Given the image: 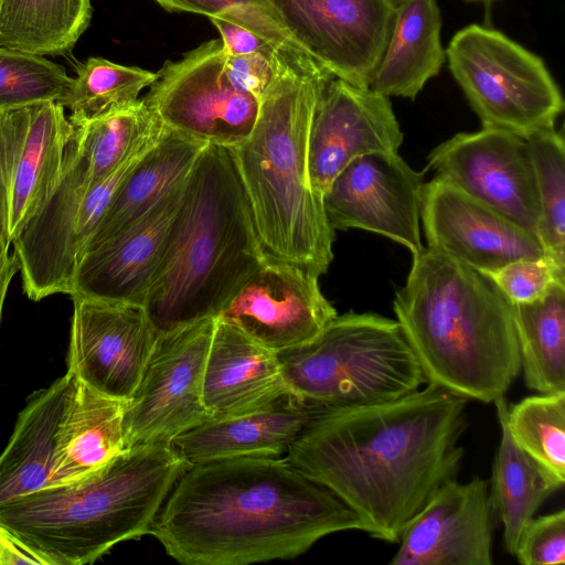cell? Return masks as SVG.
<instances>
[{"mask_svg": "<svg viewBox=\"0 0 565 565\" xmlns=\"http://www.w3.org/2000/svg\"><path fill=\"white\" fill-rule=\"evenodd\" d=\"M468 399L427 383L399 398L316 408L287 459L327 488L377 540L397 543L465 454Z\"/></svg>", "mask_w": 565, "mask_h": 565, "instance_id": "cell-1", "label": "cell"}, {"mask_svg": "<svg viewBox=\"0 0 565 565\" xmlns=\"http://www.w3.org/2000/svg\"><path fill=\"white\" fill-rule=\"evenodd\" d=\"M343 531L366 526L287 458L241 457L189 466L149 534L181 564L247 565L296 557Z\"/></svg>", "mask_w": 565, "mask_h": 565, "instance_id": "cell-2", "label": "cell"}, {"mask_svg": "<svg viewBox=\"0 0 565 565\" xmlns=\"http://www.w3.org/2000/svg\"><path fill=\"white\" fill-rule=\"evenodd\" d=\"M514 309L486 273L429 247L393 301L426 384L481 403L504 396L521 372Z\"/></svg>", "mask_w": 565, "mask_h": 565, "instance_id": "cell-3", "label": "cell"}, {"mask_svg": "<svg viewBox=\"0 0 565 565\" xmlns=\"http://www.w3.org/2000/svg\"><path fill=\"white\" fill-rule=\"evenodd\" d=\"M268 258L232 149L207 143L143 305L158 334L216 318Z\"/></svg>", "mask_w": 565, "mask_h": 565, "instance_id": "cell-4", "label": "cell"}, {"mask_svg": "<svg viewBox=\"0 0 565 565\" xmlns=\"http://www.w3.org/2000/svg\"><path fill=\"white\" fill-rule=\"evenodd\" d=\"M332 75L301 55L260 100L249 137L232 147L265 254L320 277L333 259L334 230L308 174V134L320 90Z\"/></svg>", "mask_w": 565, "mask_h": 565, "instance_id": "cell-5", "label": "cell"}, {"mask_svg": "<svg viewBox=\"0 0 565 565\" xmlns=\"http://www.w3.org/2000/svg\"><path fill=\"white\" fill-rule=\"evenodd\" d=\"M188 467L169 443L141 444L76 481L0 507V525L49 565L93 563L116 544L150 533Z\"/></svg>", "mask_w": 565, "mask_h": 565, "instance_id": "cell-6", "label": "cell"}, {"mask_svg": "<svg viewBox=\"0 0 565 565\" xmlns=\"http://www.w3.org/2000/svg\"><path fill=\"white\" fill-rule=\"evenodd\" d=\"M276 354L290 393L312 408L391 401L426 384L396 319L372 312L337 315L312 341Z\"/></svg>", "mask_w": 565, "mask_h": 565, "instance_id": "cell-7", "label": "cell"}, {"mask_svg": "<svg viewBox=\"0 0 565 565\" xmlns=\"http://www.w3.org/2000/svg\"><path fill=\"white\" fill-rule=\"evenodd\" d=\"M446 58L482 128L526 139L553 128L564 109L543 60L498 30L480 24L460 29Z\"/></svg>", "mask_w": 565, "mask_h": 565, "instance_id": "cell-8", "label": "cell"}, {"mask_svg": "<svg viewBox=\"0 0 565 565\" xmlns=\"http://www.w3.org/2000/svg\"><path fill=\"white\" fill-rule=\"evenodd\" d=\"M216 318L158 334L141 379L124 409L126 449L169 443L206 419L203 375Z\"/></svg>", "mask_w": 565, "mask_h": 565, "instance_id": "cell-9", "label": "cell"}, {"mask_svg": "<svg viewBox=\"0 0 565 565\" xmlns=\"http://www.w3.org/2000/svg\"><path fill=\"white\" fill-rule=\"evenodd\" d=\"M224 57L218 39L167 61L143 100L168 128L206 143H241L255 127L260 100L231 82Z\"/></svg>", "mask_w": 565, "mask_h": 565, "instance_id": "cell-10", "label": "cell"}, {"mask_svg": "<svg viewBox=\"0 0 565 565\" xmlns=\"http://www.w3.org/2000/svg\"><path fill=\"white\" fill-rule=\"evenodd\" d=\"M296 44L333 77L369 87L391 38L398 0H268Z\"/></svg>", "mask_w": 565, "mask_h": 565, "instance_id": "cell-11", "label": "cell"}, {"mask_svg": "<svg viewBox=\"0 0 565 565\" xmlns=\"http://www.w3.org/2000/svg\"><path fill=\"white\" fill-rule=\"evenodd\" d=\"M424 173L397 152H372L351 161L322 195L335 230L360 228L385 236L413 256L423 249L420 210Z\"/></svg>", "mask_w": 565, "mask_h": 565, "instance_id": "cell-12", "label": "cell"}, {"mask_svg": "<svg viewBox=\"0 0 565 565\" xmlns=\"http://www.w3.org/2000/svg\"><path fill=\"white\" fill-rule=\"evenodd\" d=\"M427 167L537 236L539 195L526 139L493 128L459 132L429 152Z\"/></svg>", "mask_w": 565, "mask_h": 565, "instance_id": "cell-13", "label": "cell"}, {"mask_svg": "<svg viewBox=\"0 0 565 565\" xmlns=\"http://www.w3.org/2000/svg\"><path fill=\"white\" fill-rule=\"evenodd\" d=\"M73 132L58 102L0 111V213L10 245L53 192Z\"/></svg>", "mask_w": 565, "mask_h": 565, "instance_id": "cell-14", "label": "cell"}, {"mask_svg": "<svg viewBox=\"0 0 565 565\" xmlns=\"http://www.w3.org/2000/svg\"><path fill=\"white\" fill-rule=\"evenodd\" d=\"M71 298L67 372L97 393L129 401L158 338L145 307Z\"/></svg>", "mask_w": 565, "mask_h": 565, "instance_id": "cell-15", "label": "cell"}, {"mask_svg": "<svg viewBox=\"0 0 565 565\" xmlns=\"http://www.w3.org/2000/svg\"><path fill=\"white\" fill-rule=\"evenodd\" d=\"M318 278L295 264L268 258L216 319L275 353L306 344L338 315Z\"/></svg>", "mask_w": 565, "mask_h": 565, "instance_id": "cell-16", "label": "cell"}, {"mask_svg": "<svg viewBox=\"0 0 565 565\" xmlns=\"http://www.w3.org/2000/svg\"><path fill=\"white\" fill-rule=\"evenodd\" d=\"M404 135L388 97L331 76L316 102L308 134V174L323 195L354 159L397 152Z\"/></svg>", "mask_w": 565, "mask_h": 565, "instance_id": "cell-17", "label": "cell"}, {"mask_svg": "<svg viewBox=\"0 0 565 565\" xmlns=\"http://www.w3.org/2000/svg\"><path fill=\"white\" fill-rule=\"evenodd\" d=\"M420 221L427 247L482 273L547 256L534 233L438 175L424 184Z\"/></svg>", "mask_w": 565, "mask_h": 565, "instance_id": "cell-18", "label": "cell"}, {"mask_svg": "<svg viewBox=\"0 0 565 565\" xmlns=\"http://www.w3.org/2000/svg\"><path fill=\"white\" fill-rule=\"evenodd\" d=\"M489 480L446 481L407 523L391 565H491Z\"/></svg>", "mask_w": 565, "mask_h": 565, "instance_id": "cell-19", "label": "cell"}, {"mask_svg": "<svg viewBox=\"0 0 565 565\" xmlns=\"http://www.w3.org/2000/svg\"><path fill=\"white\" fill-rule=\"evenodd\" d=\"M185 182L145 216L87 249L76 266L68 296L143 306L180 209Z\"/></svg>", "mask_w": 565, "mask_h": 565, "instance_id": "cell-20", "label": "cell"}, {"mask_svg": "<svg viewBox=\"0 0 565 565\" xmlns=\"http://www.w3.org/2000/svg\"><path fill=\"white\" fill-rule=\"evenodd\" d=\"M289 394L277 354L216 319L203 375L209 418L257 412Z\"/></svg>", "mask_w": 565, "mask_h": 565, "instance_id": "cell-21", "label": "cell"}, {"mask_svg": "<svg viewBox=\"0 0 565 565\" xmlns=\"http://www.w3.org/2000/svg\"><path fill=\"white\" fill-rule=\"evenodd\" d=\"M315 411L289 394L257 412L209 418L175 436L170 445L188 466L241 457H279L299 437Z\"/></svg>", "mask_w": 565, "mask_h": 565, "instance_id": "cell-22", "label": "cell"}, {"mask_svg": "<svg viewBox=\"0 0 565 565\" xmlns=\"http://www.w3.org/2000/svg\"><path fill=\"white\" fill-rule=\"evenodd\" d=\"M75 385L66 372L29 397L0 455V507L50 486L60 425Z\"/></svg>", "mask_w": 565, "mask_h": 565, "instance_id": "cell-23", "label": "cell"}, {"mask_svg": "<svg viewBox=\"0 0 565 565\" xmlns=\"http://www.w3.org/2000/svg\"><path fill=\"white\" fill-rule=\"evenodd\" d=\"M206 145L166 126L162 136L141 157L118 190L85 252L128 227L161 203L186 180Z\"/></svg>", "mask_w": 565, "mask_h": 565, "instance_id": "cell-24", "label": "cell"}, {"mask_svg": "<svg viewBox=\"0 0 565 565\" xmlns=\"http://www.w3.org/2000/svg\"><path fill=\"white\" fill-rule=\"evenodd\" d=\"M436 0H398L391 38L369 88L415 99L446 61Z\"/></svg>", "mask_w": 565, "mask_h": 565, "instance_id": "cell-25", "label": "cell"}, {"mask_svg": "<svg viewBox=\"0 0 565 565\" xmlns=\"http://www.w3.org/2000/svg\"><path fill=\"white\" fill-rule=\"evenodd\" d=\"M125 405V401L105 396L76 381L60 425L50 486L76 481L126 450L122 428Z\"/></svg>", "mask_w": 565, "mask_h": 565, "instance_id": "cell-26", "label": "cell"}, {"mask_svg": "<svg viewBox=\"0 0 565 565\" xmlns=\"http://www.w3.org/2000/svg\"><path fill=\"white\" fill-rule=\"evenodd\" d=\"M501 437L489 480V495L503 526L505 551L513 556L521 533L546 499L563 484L521 450L507 427L505 396L493 402Z\"/></svg>", "mask_w": 565, "mask_h": 565, "instance_id": "cell-27", "label": "cell"}, {"mask_svg": "<svg viewBox=\"0 0 565 565\" xmlns=\"http://www.w3.org/2000/svg\"><path fill=\"white\" fill-rule=\"evenodd\" d=\"M521 371L527 388L565 392V284L531 302L514 305Z\"/></svg>", "mask_w": 565, "mask_h": 565, "instance_id": "cell-28", "label": "cell"}, {"mask_svg": "<svg viewBox=\"0 0 565 565\" xmlns=\"http://www.w3.org/2000/svg\"><path fill=\"white\" fill-rule=\"evenodd\" d=\"M92 14V0H1L0 45L41 56L67 54Z\"/></svg>", "mask_w": 565, "mask_h": 565, "instance_id": "cell-29", "label": "cell"}, {"mask_svg": "<svg viewBox=\"0 0 565 565\" xmlns=\"http://www.w3.org/2000/svg\"><path fill=\"white\" fill-rule=\"evenodd\" d=\"M158 79V73L92 56L79 64L71 86L58 102L70 109L74 127L125 109L139 100L140 92Z\"/></svg>", "mask_w": 565, "mask_h": 565, "instance_id": "cell-30", "label": "cell"}, {"mask_svg": "<svg viewBox=\"0 0 565 565\" xmlns=\"http://www.w3.org/2000/svg\"><path fill=\"white\" fill-rule=\"evenodd\" d=\"M507 427L515 445L565 483V392L537 393L511 406Z\"/></svg>", "mask_w": 565, "mask_h": 565, "instance_id": "cell-31", "label": "cell"}, {"mask_svg": "<svg viewBox=\"0 0 565 565\" xmlns=\"http://www.w3.org/2000/svg\"><path fill=\"white\" fill-rule=\"evenodd\" d=\"M540 205L537 237L545 253L565 270V143L555 127L526 138Z\"/></svg>", "mask_w": 565, "mask_h": 565, "instance_id": "cell-32", "label": "cell"}, {"mask_svg": "<svg viewBox=\"0 0 565 565\" xmlns=\"http://www.w3.org/2000/svg\"><path fill=\"white\" fill-rule=\"evenodd\" d=\"M71 83L63 65L0 45V111L61 102Z\"/></svg>", "mask_w": 565, "mask_h": 565, "instance_id": "cell-33", "label": "cell"}, {"mask_svg": "<svg viewBox=\"0 0 565 565\" xmlns=\"http://www.w3.org/2000/svg\"><path fill=\"white\" fill-rule=\"evenodd\" d=\"M486 274L514 305L543 297L555 282L565 284V270L547 256L516 259Z\"/></svg>", "mask_w": 565, "mask_h": 565, "instance_id": "cell-34", "label": "cell"}, {"mask_svg": "<svg viewBox=\"0 0 565 565\" xmlns=\"http://www.w3.org/2000/svg\"><path fill=\"white\" fill-rule=\"evenodd\" d=\"M167 11L191 12L209 19L224 13L243 15L262 34L280 45L291 43L268 0H154Z\"/></svg>", "mask_w": 565, "mask_h": 565, "instance_id": "cell-35", "label": "cell"}, {"mask_svg": "<svg viewBox=\"0 0 565 565\" xmlns=\"http://www.w3.org/2000/svg\"><path fill=\"white\" fill-rule=\"evenodd\" d=\"M513 556L522 565H564L565 510L534 516L521 533Z\"/></svg>", "mask_w": 565, "mask_h": 565, "instance_id": "cell-36", "label": "cell"}, {"mask_svg": "<svg viewBox=\"0 0 565 565\" xmlns=\"http://www.w3.org/2000/svg\"><path fill=\"white\" fill-rule=\"evenodd\" d=\"M301 55L306 54L268 57L262 54L230 55L225 52L224 67L228 78L237 88L262 100L285 65Z\"/></svg>", "mask_w": 565, "mask_h": 565, "instance_id": "cell-37", "label": "cell"}, {"mask_svg": "<svg viewBox=\"0 0 565 565\" xmlns=\"http://www.w3.org/2000/svg\"><path fill=\"white\" fill-rule=\"evenodd\" d=\"M210 20L218 30L223 47L230 55L262 54L268 57H279L302 53L286 51L276 46L249 24L228 14H222Z\"/></svg>", "mask_w": 565, "mask_h": 565, "instance_id": "cell-38", "label": "cell"}, {"mask_svg": "<svg viewBox=\"0 0 565 565\" xmlns=\"http://www.w3.org/2000/svg\"><path fill=\"white\" fill-rule=\"evenodd\" d=\"M34 564L49 565L13 533L0 525V565Z\"/></svg>", "mask_w": 565, "mask_h": 565, "instance_id": "cell-39", "label": "cell"}, {"mask_svg": "<svg viewBox=\"0 0 565 565\" xmlns=\"http://www.w3.org/2000/svg\"><path fill=\"white\" fill-rule=\"evenodd\" d=\"M18 271L19 266L13 253L0 254V316L9 285Z\"/></svg>", "mask_w": 565, "mask_h": 565, "instance_id": "cell-40", "label": "cell"}, {"mask_svg": "<svg viewBox=\"0 0 565 565\" xmlns=\"http://www.w3.org/2000/svg\"><path fill=\"white\" fill-rule=\"evenodd\" d=\"M10 246L11 245L8 242L6 234H4L2 217H1V213H0V254L8 253L10 249Z\"/></svg>", "mask_w": 565, "mask_h": 565, "instance_id": "cell-41", "label": "cell"}, {"mask_svg": "<svg viewBox=\"0 0 565 565\" xmlns=\"http://www.w3.org/2000/svg\"><path fill=\"white\" fill-rule=\"evenodd\" d=\"M463 1H468V2H484V3H489V2H492L494 0H463Z\"/></svg>", "mask_w": 565, "mask_h": 565, "instance_id": "cell-42", "label": "cell"}, {"mask_svg": "<svg viewBox=\"0 0 565 565\" xmlns=\"http://www.w3.org/2000/svg\"><path fill=\"white\" fill-rule=\"evenodd\" d=\"M0 3H1V0H0Z\"/></svg>", "mask_w": 565, "mask_h": 565, "instance_id": "cell-43", "label": "cell"}, {"mask_svg": "<svg viewBox=\"0 0 565 565\" xmlns=\"http://www.w3.org/2000/svg\"><path fill=\"white\" fill-rule=\"evenodd\" d=\"M0 319H1V316H0Z\"/></svg>", "mask_w": 565, "mask_h": 565, "instance_id": "cell-44", "label": "cell"}]
</instances>
